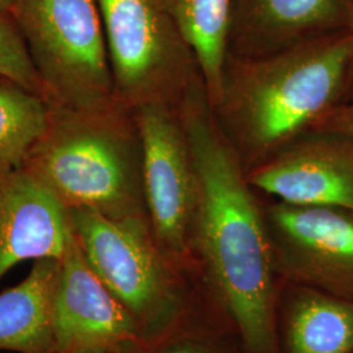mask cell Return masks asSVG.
<instances>
[{"label": "cell", "instance_id": "cell-2", "mask_svg": "<svg viewBox=\"0 0 353 353\" xmlns=\"http://www.w3.org/2000/svg\"><path fill=\"white\" fill-rule=\"evenodd\" d=\"M351 51L348 28L272 54L228 61L214 113L246 170L343 102Z\"/></svg>", "mask_w": 353, "mask_h": 353}, {"label": "cell", "instance_id": "cell-11", "mask_svg": "<svg viewBox=\"0 0 353 353\" xmlns=\"http://www.w3.org/2000/svg\"><path fill=\"white\" fill-rule=\"evenodd\" d=\"M74 237L68 211L24 166L0 165V281L13 267L61 259Z\"/></svg>", "mask_w": 353, "mask_h": 353}, {"label": "cell", "instance_id": "cell-4", "mask_svg": "<svg viewBox=\"0 0 353 353\" xmlns=\"http://www.w3.org/2000/svg\"><path fill=\"white\" fill-rule=\"evenodd\" d=\"M12 14L50 105L83 110L117 100L97 0H16Z\"/></svg>", "mask_w": 353, "mask_h": 353}, {"label": "cell", "instance_id": "cell-13", "mask_svg": "<svg viewBox=\"0 0 353 353\" xmlns=\"http://www.w3.org/2000/svg\"><path fill=\"white\" fill-rule=\"evenodd\" d=\"M61 259L42 258L19 284L0 292V351L58 353L57 293Z\"/></svg>", "mask_w": 353, "mask_h": 353}, {"label": "cell", "instance_id": "cell-17", "mask_svg": "<svg viewBox=\"0 0 353 353\" xmlns=\"http://www.w3.org/2000/svg\"><path fill=\"white\" fill-rule=\"evenodd\" d=\"M0 77L45 97L26 41L12 13H0Z\"/></svg>", "mask_w": 353, "mask_h": 353}, {"label": "cell", "instance_id": "cell-14", "mask_svg": "<svg viewBox=\"0 0 353 353\" xmlns=\"http://www.w3.org/2000/svg\"><path fill=\"white\" fill-rule=\"evenodd\" d=\"M234 0H170L172 11L194 54L212 109L220 101L233 26Z\"/></svg>", "mask_w": 353, "mask_h": 353}, {"label": "cell", "instance_id": "cell-15", "mask_svg": "<svg viewBox=\"0 0 353 353\" xmlns=\"http://www.w3.org/2000/svg\"><path fill=\"white\" fill-rule=\"evenodd\" d=\"M285 341L288 353H353V301L310 287L297 290Z\"/></svg>", "mask_w": 353, "mask_h": 353}, {"label": "cell", "instance_id": "cell-16", "mask_svg": "<svg viewBox=\"0 0 353 353\" xmlns=\"http://www.w3.org/2000/svg\"><path fill=\"white\" fill-rule=\"evenodd\" d=\"M49 101L0 77V165L23 166L50 119Z\"/></svg>", "mask_w": 353, "mask_h": 353}, {"label": "cell", "instance_id": "cell-3", "mask_svg": "<svg viewBox=\"0 0 353 353\" xmlns=\"http://www.w3.org/2000/svg\"><path fill=\"white\" fill-rule=\"evenodd\" d=\"M50 108L49 125L23 166L67 210L148 219L134 112L118 100L83 110Z\"/></svg>", "mask_w": 353, "mask_h": 353}, {"label": "cell", "instance_id": "cell-18", "mask_svg": "<svg viewBox=\"0 0 353 353\" xmlns=\"http://www.w3.org/2000/svg\"><path fill=\"white\" fill-rule=\"evenodd\" d=\"M312 130L341 134L353 138V101L339 103L332 108L316 122Z\"/></svg>", "mask_w": 353, "mask_h": 353}, {"label": "cell", "instance_id": "cell-12", "mask_svg": "<svg viewBox=\"0 0 353 353\" xmlns=\"http://www.w3.org/2000/svg\"><path fill=\"white\" fill-rule=\"evenodd\" d=\"M352 0H234L230 43L242 57L284 50L350 28Z\"/></svg>", "mask_w": 353, "mask_h": 353}, {"label": "cell", "instance_id": "cell-5", "mask_svg": "<svg viewBox=\"0 0 353 353\" xmlns=\"http://www.w3.org/2000/svg\"><path fill=\"white\" fill-rule=\"evenodd\" d=\"M115 99L130 110L176 108L201 80L170 0H97Z\"/></svg>", "mask_w": 353, "mask_h": 353}, {"label": "cell", "instance_id": "cell-21", "mask_svg": "<svg viewBox=\"0 0 353 353\" xmlns=\"http://www.w3.org/2000/svg\"><path fill=\"white\" fill-rule=\"evenodd\" d=\"M16 0H0V13H12Z\"/></svg>", "mask_w": 353, "mask_h": 353}, {"label": "cell", "instance_id": "cell-20", "mask_svg": "<svg viewBox=\"0 0 353 353\" xmlns=\"http://www.w3.org/2000/svg\"><path fill=\"white\" fill-rule=\"evenodd\" d=\"M350 30L352 34V51H351V59H350V65H348V75H347V84H345V90H344V97L343 102L353 101V0H352V12H351V23H350Z\"/></svg>", "mask_w": 353, "mask_h": 353}, {"label": "cell", "instance_id": "cell-8", "mask_svg": "<svg viewBox=\"0 0 353 353\" xmlns=\"http://www.w3.org/2000/svg\"><path fill=\"white\" fill-rule=\"evenodd\" d=\"M278 262L306 287L353 301V211L341 207H267Z\"/></svg>", "mask_w": 353, "mask_h": 353}, {"label": "cell", "instance_id": "cell-6", "mask_svg": "<svg viewBox=\"0 0 353 353\" xmlns=\"http://www.w3.org/2000/svg\"><path fill=\"white\" fill-rule=\"evenodd\" d=\"M67 211L89 265L134 318L145 343L164 341L176 322L179 299L173 263L154 240L148 219Z\"/></svg>", "mask_w": 353, "mask_h": 353}, {"label": "cell", "instance_id": "cell-1", "mask_svg": "<svg viewBox=\"0 0 353 353\" xmlns=\"http://www.w3.org/2000/svg\"><path fill=\"white\" fill-rule=\"evenodd\" d=\"M196 179L192 243L248 353H278L275 256L240 156L199 80L176 106Z\"/></svg>", "mask_w": 353, "mask_h": 353}, {"label": "cell", "instance_id": "cell-19", "mask_svg": "<svg viewBox=\"0 0 353 353\" xmlns=\"http://www.w3.org/2000/svg\"><path fill=\"white\" fill-rule=\"evenodd\" d=\"M140 353H210L202 347L190 344L188 341H174L164 347H159V344L147 345Z\"/></svg>", "mask_w": 353, "mask_h": 353}, {"label": "cell", "instance_id": "cell-7", "mask_svg": "<svg viewBox=\"0 0 353 353\" xmlns=\"http://www.w3.org/2000/svg\"><path fill=\"white\" fill-rule=\"evenodd\" d=\"M143 151V191L153 237L169 261H182L192 243L196 179L176 108L134 110Z\"/></svg>", "mask_w": 353, "mask_h": 353}, {"label": "cell", "instance_id": "cell-10", "mask_svg": "<svg viewBox=\"0 0 353 353\" xmlns=\"http://www.w3.org/2000/svg\"><path fill=\"white\" fill-rule=\"evenodd\" d=\"M246 178L281 203L353 211V138L307 131L246 170Z\"/></svg>", "mask_w": 353, "mask_h": 353}, {"label": "cell", "instance_id": "cell-9", "mask_svg": "<svg viewBox=\"0 0 353 353\" xmlns=\"http://www.w3.org/2000/svg\"><path fill=\"white\" fill-rule=\"evenodd\" d=\"M55 327L58 353H140L148 345L89 265L75 236L61 258Z\"/></svg>", "mask_w": 353, "mask_h": 353}]
</instances>
